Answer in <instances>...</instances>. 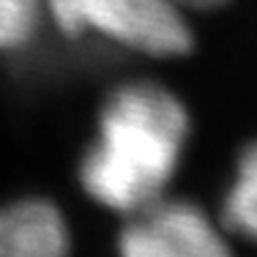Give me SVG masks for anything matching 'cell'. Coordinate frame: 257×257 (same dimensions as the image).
Returning a JSON list of instances; mask_svg holds the SVG:
<instances>
[{
    "instance_id": "cell-6",
    "label": "cell",
    "mask_w": 257,
    "mask_h": 257,
    "mask_svg": "<svg viewBox=\"0 0 257 257\" xmlns=\"http://www.w3.org/2000/svg\"><path fill=\"white\" fill-rule=\"evenodd\" d=\"M44 0H0V52H20L36 41Z\"/></svg>"
},
{
    "instance_id": "cell-4",
    "label": "cell",
    "mask_w": 257,
    "mask_h": 257,
    "mask_svg": "<svg viewBox=\"0 0 257 257\" xmlns=\"http://www.w3.org/2000/svg\"><path fill=\"white\" fill-rule=\"evenodd\" d=\"M71 249L63 211L47 197L0 205V257H60Z\"/></svg>"
},
{
    "instance_id": "cell-1",
    "label": "cell",
    "mask_w": 257,
    "mask_h": 257,
    "mask_svg": "<svg viewBox=\"0 0 257 257\" xmlns=\"http://www.w3.org/2000/svg\"><path fill=\"white\" fill-rule=\"evenodd\" d=\"M189 143V112L156 82H126L104 99L96 140L79 159V186L93 203L128 216L162 197Z\"/></svg>"
},
{
    "instance_id": "cell-3",
    "label": "cell",
    "mask_w": 257,
    "mask_h": 257,
    "mask_svg": "<svg viewBox=\"0 0 257 257\" xmlns=\"http://www.w3.org/2000/svg\"><path fill=\"white\" fill-rule=\"evenodd\" d=\"M227 249L222 227L189 200L156 197L128 213L118 232L126 257H219Z\"/></svg>"
},
{
    "instance_id": "cell-2",
    "label": "cell",
    "mask_w": 257,
    "mask_h": 257,
    "mask_svg": "<svg viewBox=\"0 0 257 257\" xmlns=\"http://www.w3.org/2000/svg\"><path fill=\"white\" fill-rule=\"evenodd\" d=\"M44 11L71 39L99 36L148 58H178L194 44L175 0H44Z\"/></svg>"
},
{
    "instance_id": "cell-7",
    "label": "cell",
    "mask_w": 257,
    "mask_h": 257,
    "mask_svg": "<svg viewBox=\"0 0 257 257\" xmlns=\"http://www.w3.org/2000/svg\"><path fill=\"white\" fill-rule=\"evenodd\" d=\"M183 9H216V6L227 3V0H175Z\"/></svg>"
},
{
    "instance_id": "cell-5",
    "label": "cell",
    "mask_w": 257,
    "mask_h": 257,
    "mask_svg": "<svg viewBox=\"0 0 257 257\" xmlns=\"http://www.w3.org/2000/svg\"><path fill=\"white\" fill-rule=\"evenodd\" d=\"M222 224L257 243V143L246 145L235 162V175L222 200Z\"/></svg>"
}]
</instances>
